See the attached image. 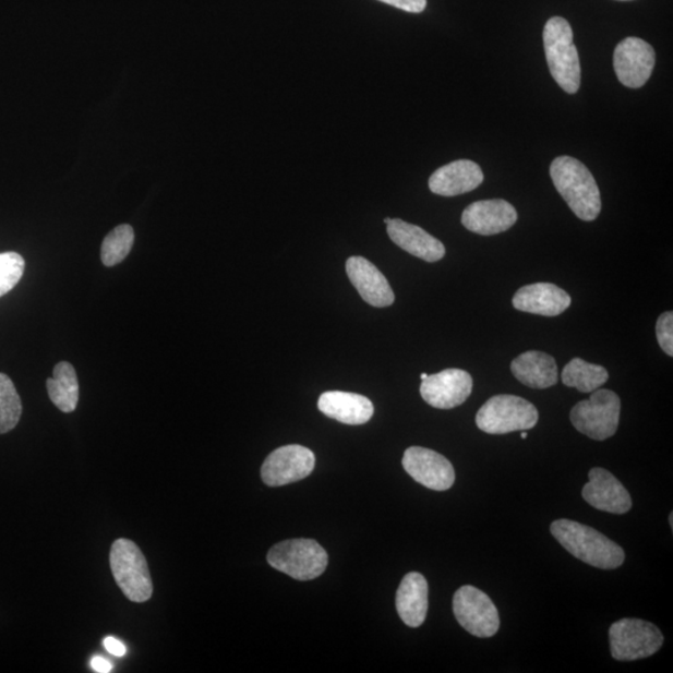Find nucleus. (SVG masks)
<instances>
[{"label":"nucleus","instance_id":"nucleus-1","mask_svg":"<svg viewBox=\"0 0 673 673\" xmlns=\"http://www.w3.org/2000/svg\"><path fill=\"white\" fill-rule=\"evenodd\" d=\"M550 531L566 552L598 569L614 570L625 562L622 546L584 524L558 519L552 524Z\"/></svg>","mask_w":673,"mask_h":673},{"label":"nucleus","instance_id":"nucleus-2","mask_svg":"<svg viewBox=\"0 0 673 673\" xmlns=\"http://www.w3.org/2000/svg\"><path fill=\"white\" fill-rule=\"evenodd\" d=\"M550 177L558 194L580 220H597L601 213L600 190L587 166L572 156L556 157L550 166Z\"/></svg>","mask_w":673,"mask_h":673},{"label":"nucleus","instance_id":"nucleus-3","mask_svg":"<svg viewBox=\"0 0 673 673\" xmlns=\"http://www.w3.org/2000/svg\"><path fill=\"white\" fill-rule=\"evenodd\" d=\"M543 40L549 70L554 81L567 94L578 93L581 84V67L569 22L562 16L549 20Z\"/></svg>","mask_w":673,"mask_h":673},{"label":"nucleus","instance_id":"nucleus-4","mask_svg":"<svg viewBox=\"0 0 673 673\" xmlns=\"http://www.w3.org/2000/svg\"><path fill=\"white\" fill-rule=\"evenodd\" d=\"M110 567L122 593L130 601L145 602L153 597L154 585L146 558L129 539H119L110 550Z\"/></svg>","mask_w":673,"mask_h":673},{"label":"nucleus","instance_id":"nucleus-5","mask_svg":"<svg viewBox=\"0 0 673 673\" xmlns=\"http://www.w3.org/2000/svg\"><path fill=\"white\" fill-rule=\"evenodd\" d=\"M267 562L274 569L291 576L292 579L310 581L326 572L328 555L317 541L293 539L271 549Z\"/></svg>","mask_w":673,"mask_h":673},{"label":"nucleus","instance_id":"nucleus-6","mask_svg":"<svg viewBox=\"0 0 673 673\" xmlns=\"http://www.w3.org/2000/svg\"><path fill=\"white\" fill-rule=\"evenodd\" d=\"M539 412L529 400L509 395L495 396L479 409L477 425L488 434H508L532 430Z\"/></svg>","mask_w":673,"mask_h":673},{"label":"nucleus","instance_id":"nucleus-7","mask_svg":"<svg viewBox=\"0 0 673 673\" xmlns=\"http://www.w3.org/2000/svg\"><path fill=\"white\" fill-rule=\"evenodd\" d=\"M622 400L615 392L593 390L588 400L579 401L572 409L573 425L593 441H606L617 432Z\"/></svg>","mask_w":673,"mask_h":673},{"label":"nucleus","instance_id":"nucleus-8","mask_svg":"<svg viewBox=\"0 0 673 673\" xmlns=\"http://www.w3.org/2000/svg\"><path fill=\"white\" fill-rule=\"evenodd\" d=\"M611 654L616 661H636L652 657L663 645L658 626L639 618H623L611 625Z\"/></svg>","mask_w":673,"mask_h":673},{"label":"nucleus","instance_id":"nucleus-9","mask_svg":"<svg viewBox=\"0 0 673 673\" xmlns=\"http://www.w3.org/2000/svg\"><path fill=\"white\" fill-rule=\"evenodd\" d=\"M453 611L462 628L477 637H492L500 630L497 609L485 592L474 587H462L454 596Z\"/></svg>","mask_w":673,"mask_h":673},{"label":"nucleus","instance_id":"nucleus-10","mask_svg":"<svg viewBox=\"0 0 673 673\" xmlns=\"http://www.w3.org/2000/svg\"><path fill=\"white\" fill-rule=\"evenodd\" d=\"M316 466V457L302 445H286L269 454L261 468V478L268 486H284L308 478Z\"/></svg>","mask_w":673,"mask_h":673},{"label":"nucleus","instance_id":"nucleus-11","mask_svg":"<svg viewBox=\"0 0 673 673\" xmlns=\"http://www.w3.org/2000/svg\"><path fill=\"white\" fill-rule=\"evenodd\" d=\"M657 63V52L648 41L628 37L614 52V68L616 76L623 85L639 89L649 82Z\"/></svg>","mask_w":673,"mask_h":673},{"label":"nucleus","instance_id":"nucleus-12","mask_svg":"<svg viewBox=\"0 0 673 673\" xmlns=\"http://www.w3.org/2000/svg\"><path fill=\"white\" fill-rule=\"evenodd\" d=\"M401 465L417 483L431 491H448L456 482V471L452 462L432 449L410 447L405 452Z\"/></svg>","mask_w":673,"mask_h":673},{"label":"nucleus","instance_id":"nucleus-13","mask_svg":"<svg viewBox=\"0 0 673 673\" xmlns=\"http://www.w3.org/2000/svg\"><path fill=\"white\" fill-rule=\"evenodd\" d=\"M473 390V378L462 370L450 369L428 375L421 384L422 398L433 408L453 409L461 406Z\"/></svg>","mask_w":673,"mask_h":673},{"label":"nucleus","instance_id":"nucleus-14","mask_svg":"<svg viewBox=\"0 0 673 673\" xmlns=\"http://www.w3.org/2000/svg\"><path fill=\"white\" fill-rule=\"evenodd\" d=\"M518 221V213L508 201L502 199L477 201L461 215V224L467 230L493 236L512 229Z\"/></svg>","mask_w":673,"mask_h":673},{"label":"nucleus","instance_id":"nucleus-15","mask_svg":"<svg viewBox=\"0 0 673 673\" xmlns=\"http://www.w3.org/2000/svg\"><path fill=\"white\" fill-rule=\"evenodd\" d=\"M589 483L582 489V497L592 508L611 514H626L632 510L630 494L610 471L593 468L589 471Z\"/></svg>","mask_w":673,"mask_h":673},{"label":"nucleus","instance_id":"nucleus-16","mask_svg":"<svg viewBox=\"0 0 673 673\" xmlns=\"http://www.w3.org/2000/svg\"><path fill=\"white\" fill-rule=\"evenodd\" d=\"M346 273L362 299L373 308H388L395 302L396 296L387 278L371 261L360 256L349 257Z\"/></svg>","mask_w":673,"mask_h":673},{"label":"nucleus","instance_id":"nucleus-17","mask_svg":"<svg viewBox=\"0 0 673 673\" xmlns=\"http://www.w3.org/2000/svg\"><path fill=\"white\" fill-rule=\"evenodd\" d=\"M572 297L553 284H534L520 288L513 297V305L521 312L555 317L570 308Z\"/></svg>","mask_w":673,"mask_h":673},{"label":"nucleus","instance_id":"nucleus-18","mask_svg":"<svg viewBox=\"0 0 673 673\" xmlns=\"http://www.w3.org/2000/svg\"><path fill=\"white\" fill-rule=\"evenodd\" d=\"M484 181L480 166L470 160H457L442 166L430 179V189L435 195L453 197L473 191Z\"/></svg>","mask_w":673,"mask_h":673},{"label":"nucleus","instance_id":"nucleus-19","mask_svg":"<svg viewBox=\"0 0 673 673\" xmlns=\"http://www.w3.org/2000/svg\"><path fill=\"white\" fill-rule=\"evenodd\" d=\"M387 232L398 248L418 259L436 262L445 256L444 244L424 231L422 227L408 224L400 218H390Z\"/></svg>","mask_w":673,"mask_h":673},{"label":"nucleus","instance_id":"nucleus-20","mask_svg":"<svg viewBox=\"0 0 673 673\" xmlns=\"http://www.w3.org/2000/svg\"><path fill=\"white\" fill-rule=\"evenodd\" d=\"M319 409L328 418L348 425H361L371 421L374 413L372 401L356 393L332 390L323 393Z\"/></svg>","mask_w":673,"mask_h":673},{"label":"nucleus","instance_id":"nucleus-21","mask_svg":"<svg viewBox=\"0 0 673 673\" xmlns=\"http://www.w3.org/2000/svg\"><path fill=\"white\" fill-rule=\"evenodd\" d=\"M398 615L409 627H419L428 613V582L422 574L409 573L401 580L397 591Z\"/></svg>","mask_w":673,"mask_h":673},{"label":"nucleus","instance_id":"nucleus-22","mask_svg":"<svg viewBox=\"0 0 673 673\" xmlns=\"http://www.w3.org/2000/svg\"><path fill=\"white\" fill-rule=\"evenodd\" d=\"M512 373L524 386L536 389L553 387L558 380L554 357L539 351H529L515 358Z\"/></svg>","mask_w":673,"mask_h":673},{"label":"nucleus","instance_id":"nucleus-23","mask_svg":"<svg viewBox=\"0 0 673 673\" xmlns=\"http://www.w3.org/2000/svg\"><path fill=\"white\" fill-rule=\"evenodd\" d=\"M48 395L61 412L72 413L77 407L79 383L74 366L69 362H60L52 372V378L47 381Z\"/></svg>","mask_w":673,"mask_h":673},{"label":"nucleus","instance_id":"nucleus-24","mask_svg":"<svg viewBox=\"0 0 673 673\" xmlns=\"http://www.w3.org/2000/svg\"><path fill=\"white\" fill-rule=\"evenodd\" d=\"M562 381L566 387L576 388L581 393H592L609 381V372L604 366L574 358L565 365Z\"/></svg>","mask_w":673,"mask_h":673},{"label":"nucleus","instance_id":"nucleus-25","mask_svg":"<svg viewBox=\"0 0 673 673\" xmlns=\"http://www.w3.org/2000/svg\"><path fill=\"white\" fill-rule=\"evenodd\" d=\"M135 235L130 225H120L113 229L101 244V261L107 267L119 265L133 249Z\"/></svg>","mask_w":673,"mask_h":673},{"label":"nucleus","instance_id":"nucleus-26","mask_svg":"<svg viewBox=\"0 0 673 673\" xmlns=\"http://www.w3.org/2000/svg\"><path fill=\"white\" fill-rule=\"evenodd\" d=\"M22 400L14 383L8 375L0 373V434L14 430L21 421Z\"/></svg>","mask_w":673,"mask_h":673},{"label":"nucleus","instance_id":"nucleus-27","mask_svg":"<svg viewBox=\"0 0 673 673\" xmlns=\"http://www.w3.org/2000/svg\"><path fill=\"white\" fill-rule=\"evenodd\" d=\"M25 268L24 259L16 252L0 253V297L20 284Z\"/></svg>","mask_w":673,"mask_h":673},{"label":"nucleus","instance_id":"nucleus-28","mask_svg":"<svg viewBox=\"0 0 673 673\" xmlns=\"http://www.w3.org/2000/svg\"><path fill=\"white\" fill-rule=\"evenodd\" d=\"M657 336L662 351L673 356V313L661 314L657 323Z\"/></svg>","mask_w":673,"mask_h":673},{"label":"nucleus","instance_id":"nucleus-29","mask_svg":"<svg viewBox=\"0 0 673 673\" xmlns=\"http://www.w3.org/2000/svg\"><path fill=\"white\" fill-rule=\"evenodd\" d=\"M382 3H386L392 7L400 9L408 13H422L426 8V0H380Z\"/></svg>","mask_w":673,"mask_h":673},{"label":"nucleus","instance_id":"nucleus-30","mask_svg":"<svg viewBox=\"0 0 673 673\" xmlns=\"http://www.w3.org/2000/svg\"><path fill=\"white\" fill-rule=\"evenodd\" d=\"M104 646L113 657L122 658L127 654L125 645L113 639V637H107V639L104 640Z\"/></svg>","mask_w":673,"mask_h":673},{"label":"nucleus","instance_id":"nucleus-31","mask_svg":"<svg viewBox=\"0 0 673 673\" xmlns=\"http://www.w3.org/2000/svg\"><path fill=\"white\" fill-rule=\"evenodd\" d=\"M92 668L95 672L108 673L111 671V663L103 658H94L92 661Z\"/></svg>","mask_w":673,"mask_h":673},{"label":"nucleus","instance_id":"nucleus-32","mask_svg":"<svg viewBox=\"0 0 673 673\" xmlns=\"http://www.w3.org/2000/svg\"><path fill=\"white\" fill-rule=\"evenodd\" d=\"M527 436H528L527 431H522V433H521V438H522V440H527Z\"/></svg>","mask_w":673,"mask_h":673},{"label":"nucleus","instance_id":"nucleus-33","mask_svg":"<svg viewBox=\"0 0 673 673\" xmlns=\"http://www.w3.org/2000/svg\"><path fill=\"white\" fill-rule=\"evenodd\" d=\"M426 377H428V374H426V373H422V374H421V380H422V381H424Z\"/></svg>","mask_w":673,"mask_h":673},{"label":"nucleus","instance_id":"nucleus-34","mask_svg":"<svg viewBox=\"0 0 673 673\" xmlns=\"http://www.w3.org/2000/svg\"><path fill=\"white\" fill-rule=\"evenodd\" d=\"M389 220H390V218H389V217L384 218V224H386V225H387V224L389 223Z\"/></svg>","mask_w":673,"mask_h":673},{"label":"nucleus","instance_id":"nucleus-35","mask_svg":"<svg viewBox=\"0 0 673 673\" xmlns=\"http://www.w3.org/2000/svg\"><path fill=\"white\" fill-rule=\"evenodd\" d=\"M672 522H673V521H672V514H671V515H670V524H671V528L673 527V524H672Z\"/></svg>","mask_w":673,"mask_h":673},{"label":"nucleus","instance_id":"nucleus-36","mask_svg":"<svg viewBox=\"0 0 673 673\" xmlns=\"http://www.w3.org/2000/svg\"><path fill=\"white\" fill-rule=\"evenodd\" d=\"M618 2H630V0H618Z\"/></svg>","mask_w":673,"mask_h":673}]
</instances>
